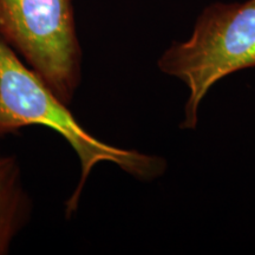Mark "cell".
I'll list each match as a JSON object with an SVG mask.
<instances>
[{
    "mask_svg": "<svg viewBox=\"0 0 255 255\" xmlns=\"http://www.w3.org/2000/svg\"><path fill=\"white\" fill-rule=\"evenodd\" d=\"M41 126L52 129L69 143L81 164L77 187L65 202L66 216L78 208L89 176L101 162L116 164L139 181H154L168 169L162 156L108 144L85 130L45 82L17 52L0 39V136L23 128Z\"/></svg>",
    "mask_w": 255,
    "mask_h": 255,
    "instance_id": "obj_1",
    "label": "cell"
},
{
    "mask_svg": "<svg viewBox=\"0 0 255 255\" xmlns=\"http://www.w3.org/2000/svg\"><path fill=\"white\" fill-rule=\"evenodd\" d=\"M159 71L188 89L182 130H195L199 110L216 83L255 68V0L213 2L197 17L191 36L174 41L157 60Z\"/></svg>",
    "mask_w": 255,
    "mask_h": 255,
    "instance_id": "obj_2",
    "label": "cell"
},
{
    "mask_svg": "<svg viewBox=\"0 0 255 255\" xmlns=\"http://www.w3.org/2000/svg\"><path fill=\"white\" fill-rule=\"evenodd\" d=\"M0 39L69 105L82 82L72 0H0Z\"/></svg>",
    "mask_w": 255,
    "mask_h": 255,
    "instance_id": "obj_3",
    "label": "cell"
},
{
    "mask_svg": "<svg viewBox=\"0 0 255 255\" xmlns=\"http://www.w3.org/2000/svg\"><path fill=\"white\" fill-rule=\"evenodd\" d=\"M31 208L18 158L0 154V255L9 252L14 239L26 226Z\"/></svg>",
    "mask_w": 255,
    "mask_h": 255,
    "instance_id": "obj_4",
    "label": "cell"
}]
</instances>
